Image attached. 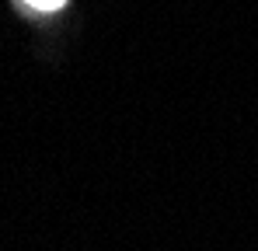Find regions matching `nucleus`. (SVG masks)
<instances>
[{"instance_id":"nucleus-1","label":"nucleus","mask_w":258,"mask_h":251,"mask_svg":"<svg viewBox=\"0 0 258 251\" xmlns=\"http://www.w3.org/2000/svg\"><path fill=\"white\" fill-rule=\"evenodd\" d=\"M32 7H39V11H56V7H63L67 0H28Z\"/></svg>"}]
</instances>
